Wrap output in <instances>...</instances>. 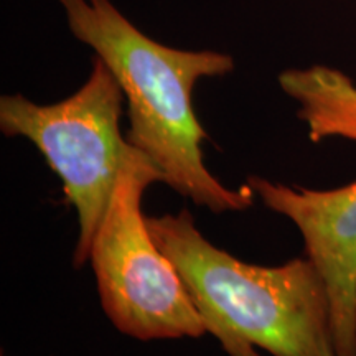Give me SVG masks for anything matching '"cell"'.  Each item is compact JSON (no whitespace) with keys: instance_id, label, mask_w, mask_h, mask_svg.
I'll use <instances>...</instances> for the list:
<instances>
[{"instance_id":"obj_4","label":"cell","mask_w":356,"mask_h":356,"mask_svg":"<svg viewBox=\"0 0 356 356\" xmlns=\"http://www.w3.org/2000/svg\"><path fill=\"white\" fill-rule=\"evenodd\" d=\"M163 184L160 168L132 147L92 241L91 262L102 310L122 335L140 341L200 338L202 315L173 262L150 234L142 197Z\"/></svg>"},{"instance_id":"obj_1","label":"cell","mask_w":356,"mask_h":356,"mask_svg":"<svg viewBox=\"0 0 356 356\" xmlns=\"http://www.w3.org/2000/svg\"><path fill=\"white\" fill-rule=\"evenodd\" d=\"M71 33L108 66L127 104L129 144L160 168L163 184L215 215L252 207L248 185L228 188L208 170L207 131L193 106L203 78L234 70L233 56L213 50H178L147 37L111 0H58Z\"/></svg>"},{"instance_id":"obj_6","label":"cell","mask_w":356,"mask_h":356,"mask_svg":"<svg viewBox=\"0 0 356 356\" xmlns=\"http://www.w3.org/2000/svg\"><path fill=\"white\" fill-rule=\"evenodd\" d=\"M279 86L299 104L297 115L312 142H356V84L343 71L322 65L291 68L279 74Z\"/></svg>"},{"instance_id":"obj_5","label":"cell","mask_w":356,"mask_h":356,"mask_svg":"<svg viewBox=\"0 0 356 356\" xmlns=\"http://www.w3.org/2000/svg\"><path fill=\"white\" fill-rule=\"evenodd\" d=\"M246 185L300 231L305 256L330 293L337 356H356V180L340 188L310 190L249 175Z\"/></svg>"},{"instance_id":"obj_3","label":"cell","mask_w":356,"mask_h":356,"mask_svg":"<svg viewBox=\"0 0 356 356\" xmlns=\"http://www.w3.org/2000/svg\"><path fill=\"white\" fill-rule=\"evenodd\" d=\"M124 99L118 79L97 56L83 86L63 101L37 104L24 95L0 97L3 136L24 137L37 147L76 210V269L89 261L119 172L134 147L121 132Z\"/></svg>"},{"instance_id":"obj_2","label":"cell","mask_w":356,"mask_h":356,"mask_svg":"<svg viewBox=\"0 0 356 356\" xmlns=\"http://www.w3.org/2000/svg\"><path fill=\"white\" fill-rule=\"evenodd\" d=\"M147 225L228 356H337L330 293L309 257L249 264L208 241L188 210Z\"/></svg>"}]
</instances>
